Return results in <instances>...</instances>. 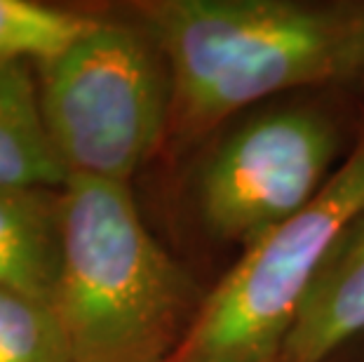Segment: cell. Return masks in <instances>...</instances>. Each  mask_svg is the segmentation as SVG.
Here are the masks:
<instances>
[{
    "label": "cell",
    "instance_id": "3",
    "mask_svg": "<svg viewBox=\"0 0 364 362\" xmlns=\"http://www.w3.org/2000/svg\"><path fill=\"white\" fill-rule=\"evenodd\" d=\"M364 210V137L304 210L247 247L172 362H277L317 273Z\"/></svg>",
    "mask_w": 364,
    "mask_h": 362
},
{
    "label": "cell",
    "instance_id": "10",
    "mask_svg": "<svg viewBox=\"0 0 364 362\" xmlns=\"http://www.w3.org/2000/svg\"><path fill=\"white\" fill-rule=\"evenodd\" d=\"M0 362H73L50 306L0 289Z\"/></svg>",
    "mask_w": 364,
    "mask_h": 362
},
{
    "label": "cell",
    "instance_id": "8",
    "mask_svg": "<svg viewBox=\"0 0 364 362\" xmlns=\"http://www.w3.org/2000/svg\"><path fill=\"white\" fill-rule=\"evenodd\" d=\"M66 181L28 71L0 64V188L61 191Z\"/></svg>",
    "mask_w": 364,
    "mask_h": 362
},
{
    "label": "cell",
    "instance_id": "1",
    "mask_svg": "<svg viewBox=\"0 0 364 362\" xmlns=\"http://www.w3.org/2000/svg\"><path fill=\"white\" fill-rule=\"evenodd\" d=\"M165 59L172 120L200 132L280 92L364 71V10L291 0L141 5Z\"/></svg>",
    "mask_w": 364,
    "mask_h": 362
},
{
    "label": "cell",
    "instance_id": "5",
    "mask_svg": "<svg viewBox=\"0 0 364 362\" xmlns=\"http://www.w3.org/2000/svg\"><path fill=\"white\" fill-rule=\"evenodd\" d=\"M338 134L311 106L266 109L230 129L198 174V207L219 240L252 247L336 172Z\"/></svg>",
    "mask_w": 364,
    "mask_h": 362
},
{
    "label": "cell",
    "instance_id": "2",
    "mask_svg": "<svg viewBox=\"0 0 364 362\" xmlns=\"http://www.w3.org/2000/svg\"><path fill=\"white\" fill-rule=\"evenodd\" d=\"M196 297L127 183L68 176L52 311L73 362H172L203 306Z\"/></svg>",
    "mask_w": 364,
    "mask_h": 362
},
{
    "label": "cell",
    "instance_id": "7",
    "mask_svg": "<svg viewBox=\"0 0 364 362\" xmlns=\"http://www.w3.org/2000/svg\"><path fill=\"white\" fill-rule=\"evenodd\" d=\"M61 266V191L0 188V289L52 308Z\"/></svg>",
    "mask_w": 364,
    "mask_h": 362
},
{
    "label": "cell",
    "instance_id": "4",
    "mask_svg": "<svg viewBox=\"0 0 364 362\" xmlns=\"http://www.w3.org/2000/svg\"><path fill=\"white\" fill-rule=\"evenodd\" d=\"M41 109L68 176L127 183L172 120L165 59L146 31L99 19L43 68Z\"/></svg>",
    "mask_w": 364,
    "mask_h": 362
},
{
    "label": "cell",
    "instance_id": "6",
    "mask_svg": "<svg viewBox=\"0 0 364 362\" xmlns=\"http://www.w3.org/2000/svg\"><path fill=\"white\" fill-rule=\"evenodd\" d=\"M364 332V210L317 273L277 362H324Z\"/></svg>",
    "mask_w": 364,
    "mask_h": 362
},
{
    "label": "cell",
    "instance_id": "9",
    "mask_svg": "<svg viewBox=\"0 0 364 362\" xmlns=\"http://www.w3.org/2000/svg\"><path fill=\"white\" fill-rule=\"evenodd\" d=\"M97 21L31 0H0V64L36 61L45 68L87 36Z\"/></svg>",
    "mask_w": 364,
    "mask_h": 362
}]
</instances>
